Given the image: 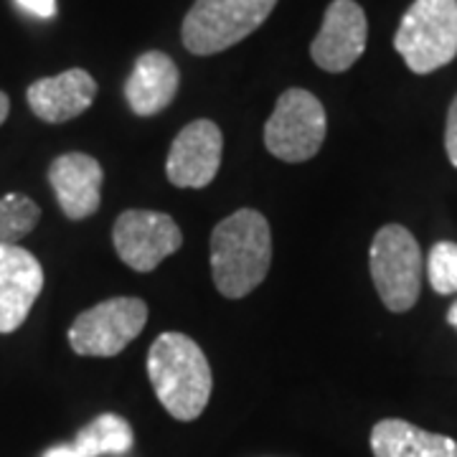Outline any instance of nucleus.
<instances>
[{"instance_id":"obj_21","label":"nucleus","mask_w":457,"mask_h":457,"mask_svg":"<svg viewBox=\"0 0 457 457\" xmlns=\"http://www.w3.org/2000/svg\"><path fill=\"white\" fill-rule=\"evenodd\" d=\"M44 457H82L77 453V447L74 445H59V447H51L49 453Z\"/></svg>"},{"instance_id":"obj_10","label":"nucleus","mask_w":457,"mask_h":457,"mask_svg":"<svg viewBox=\"0 0 457 457\" xmlns=\"http://www.w3.org/2000/svg\"><path fill=\"white\" fill-rule=\"evenodd\" d=\"M224 153V135L213 120H194L176 135L168 150L165 176L176 188H206Z\"/></svg>"},{"instance_id":"obj_17","label":"nucleus","mask_w":457,"mask_h":457,"mask_svg":"<svg viewBox=\"0 0 457 457\" xmlns=\"http://www.w3.org/2000/svg\"><path fill=\"white\" fill-rule=\"evenodd\" d=\"M41 221V209L33 198L8 194L0 198V246L16 245Z\"/></svg>"},{"instance_id":"obj_3","label":"nucleus","mask_w":457,"mask_h":457,"mask_svg":"<svg viewBox=\"0 0 457 457\" xmlns=\"http://www.w3.org/2000/svg\"><path fill=\"white\" fill-rule=\"evenodd\" d=\"M278 0H194L180 38L188 54L213 56L242 44L275 11Z\"/></svg>"},{"instance_id":"obj_19","label":"nucleus","mask_w":457,"mask_h":457,"mask_svg":"<svg viewBox=\"0 0 457 457\" xmlns=\"http://www.w3.org/2000/svg\"><path fill=\"white\" fill-rule=\"evenodd\" d=\"M445 150L450 163L457 168V95L447 110V128H445Z\"/></svg>"},{"instance_id":"obj_8","label":"nucleus","mask_w":457,"mask_h":457,"mask_svg":"<svg viewBox=\"0 0 457 457\" xmlns=\"http://www.w3.org/2000/svg\"><path fill=\"white\" fill-rule=\"evenodd\" d=\"M112 245L117 257L130 270L153 272L165 257L179 252L183 234L170 213L130 209L117 216L112 227Z\"/></svg>"},{"instance_id":"obj_2","label":"nucleus","mask_w":457,"mask_h":457,"mask_svg":"<svg viewBox=\"0 0 457 457\" xmlns=\"http://www.w3.org/2000/svg\"><path fill=\"white\" fill-rule=\"evenodd\" d=\"M272 264L270 221L254 209H239L212 231V275L216 290L239 300L257 290Z\"/></svg>"},{"instance_id":"obj_22","label":"nucleus","mask_w":457,"mask_h":457,"mask_svg":"<svg viewBox=\"0 0 457 457\" xmlns=\"http://www.w3.org/2000/svg\"><path fill=\"white\" fill-rule=\"evenodd\" d=\"M8 112H11V99L5 92H0V125L8 120Z\"/></svg>"},{"instance_id":"obj_18","label":"nucleus","mask_w":457,"mask_h":457,"mask_svg":"<svg viewBox=\"0 0 457 457\" xmlns=\"http://www.w3.org/2000/svg\"><path fill=\"white\" fill-rule=\"evenodd\" d=\"M427 278L437 295L457 293V245L437 242L427 257Z\"/></svg>"},{"instance_id":"obj_1","label":"nucleus","mask_w":457,"mask_h":457,"mask_svg":"<svg viewBox=\"0 0 457 457\" xmlns=\"http://www.w3.org/2000/svg\"><path fill=\"white\" fill-rule=\"evenodd\" d=\"M147 378L163 409L179 422H194L209 407L212 366L191 336L168 330L147 351Z\"/></svg>"},{"instance_id":"obj_15","label":"nucleus","mask_w":457,"mask_h":457,"mask_svg":"<svg viewBox=\"0 0 457 457\" xmlns=\"http://www.w3.org/2000/svg\"><path fill=\"white\" fill-rule=\"evenodd\" d=\"M374 457H457V440L407 420H381L371 429Z\"/></svg>"},{"instance_id":"obj_6","label":"nucleus","mask_w":457,"mask_h":457,"mask_svg":"<svg viewBox=\"0 0 457 457\" xmlns=\"http://www.w3.org/2000/svg\"><path fill=\"white\" fill-rule=\"evenodd\" d=\"M328 117L323 102L308 89L293 87L282 92L264 122V145L285 163H305L323 147Z\"/></svg>"},{"instance_id":"obj_23","label":"nucleus","mask_w":457,"mask_h":457,"mask_svg":"<svg viewBox=\"0 0 457 457\" xmlns=\"http://www.w3.org/2000/svg\"><path fill=\"white\" fill-rule=\"evenodd\" d=\"M447 323L457 330V303H453V308L447 311Z\"/></svg>"},{"instance_id":"obj_20","label":"nucleus","mask_w":457,"mask_h":457,"mask_svg":"<svg viewBox=\"0 0 457 457\" xmlns=\"http://www.w3.org/2000/svg\"><path fill=\"white\" fill-rule=\"evenodd\" d=\"M23 11H29L38 18H54L56 13V0H16Z\"/></svg>"},{"instance_id":"obj_5","label":"nucleus","mask_w":457,"mask_h":457,"mask_svg":"<svg viewBox=\"0 0 457 457\" xmlns=\"http://www.w3.org/2000/svg\"><path fill=\"white\" fill-rule=\"evenodd\" d=\"M369 270L381 303L392 312L414 308L422 290V249L414 234L402 224H386L376 231Z\"/></svg>"},{"instance_id":"obj_13","label":"nucleus","mask_w":457,"mask_h":457,"mask_svg":"<svg viewBox=\"0 0 457 457\" xmlns=\"http://www.w3.org/2000/svg\"><path fill=\"white\" fill-rule=\"evenodd\" d=\"M95 97L97 82L87 69H66L62 74L36 79L26 89L31 112L49 125H62L79 117L92 107Z\"/></svg>"},{"instance_id":"obj_9","label":"nucleus","mask_w":457,"mask_h":457,"mask_svg":"<svg viewBox=\"0 0 457 457\" xmlns=\"http://www.w3.org/2000/svg\"><path fill=\"white\" fill-rule=\"evenodd\" d=\"M369 41V21L356 0H333L326 8L323 26L311 44L315 66L343 74L359 62Z\"/></svg>"},{"instance_id":"obj_12","label":"nucleus","mask_w":457,"mask_h":457,"mask_svg":"<svg viewBox=\"0 0 457 457\" xmlns=\"http://www.w3.org/2000/svg\"><path fill=\"white\" fill-rule=\"evenodd\" d=\"M49 183L69 221H84L97 213L104 183V170L97 158L87 153H64L54 158L49 165Z\"/></svg>"},{"instance_id":"obj_11","label":"nucleus","mask_w":457,"mask_h":457,"mask_svg":"<svg viewBox=\"0 0 457 457\" xmlns=\"http://www.w3.org/2000/svg\"><path fill=\"white\" fill-rule=\"evenodd\" d=\"M41 290V262L23 246H0V333H13L26 323Z\"/></svg>"},{"instance_id":"obj_7","label":"nucleus","mask_w":457,"mask_h":457,"mask_svg":"<svg viewBox=\"0 0 457 457\" xmlns=\"http://www.w3.org/2000/svg\"><path fill=\"white\" fill-rule=\"evenodd\" d=\"M147 323V305L140 297H110L79 312L66 338L77 356L112 359L122 353Z\"/></svg>"},{"instance_id":"obj_4","label":"nucleus","mask_w":457,"mask_h":457,"mask_svg":"<svg viewBox=\"0 0 457 457\" xmlns=\"http://www.w3.org/2000/svg\"><path fill=\"white\" fill-rule=\"evenodd\" d=\"M394 49L414 74H432L457 56V0H414L394 33Z\"/></svg>"},{"instance_id":"obj_14","label":"nucleus","mask_w":457,"mask_h":457,"mask_svg":"<svg viewBox=\"0 0 457 457\" xmlns=\"http://www.w3.org/2000/svg\"><path fill=\"white\" fill-rule=\"evenodd\" d=\"M180 74L176 62L163 51H145L137 56L125 82V99L132 114L155 117L170 107L179 95Z\"/></svg>"},{"instance_id":"obj_16","label":"nucleus","mask_w":457,"mask_h":457,"mask_svg":"<svg viewBox=\"0 0 457 457\" xmlns=\"http://www.w3.org/2000/svg\"><path fill=\"white\" fill-rule=\"evenodd\" d=\"M135 442L130 422L120 414H99L89 425H84L77 437H74V447L82 457H102V455H122L128 453Z\"/></svg>"}]
</instances>
